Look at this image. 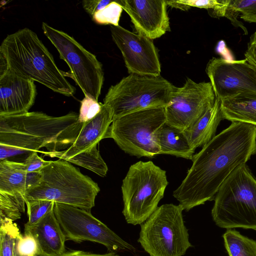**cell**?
<instances>
[{
	"mask_svg": "<svg viewBox=\"0 0 256 256\" xmlns=\"http://www.w3.org/2000/svg\"><path fill=\"white\" fill-rule=\"evenodd\" d=\"M256 154V126L233 122L194 154L192 164L173 192L184 210L212 200L222 184Z\"/></svg>",
	"mask_w": 256,
	"mask_h": 256,
	"instance_id": "obj_1",
	"label": "cell"
},
{
	"mask_svg": "<svg viewBox=\"0 0 256 256\" xmlns=\"http://www.w3.org/2000/svg\"><path fill=\"white\" fill-rule=\"evenodd\" d=\"M78 118L74 112L60 116L40 112L0 116V161L22 154L26 158L44 147L48 152L67 149L82 127Z\"/></svg>",
	"mask_w": 256,
	"mask_h": 256,
	"instance_id": "obj_2",
	"label": "cell"
},
{
	"mask_svg": "<svg viewBox=\"0 0 256 256\" xmlns=\"http://www.w3.org/2000/svg\"><path fill=\"white\" fill-rule=\"evenodd\" d=\"M0 53L14 73L66 96L76 93V88L66 80L52 55L30 29L25 28L8 34L0 44Z\"/></svg>",
	"mask_w": 256,
	"mask_h": 256,
	"instance_id": "obj_3",
	"label": "cell"
},
{
	"mask_svg": "<svg viewBox=\"0 0 256 256\" xmlns=\"http://www.w3.org/2000/svg\"><path fill=\"white\" fill-rule=\"evenodd\" d=\"M40 172L38 184L24 194L26 204L47 200L90 212L100 191L91 178L71 163L60 159L51 160Z\"/></svg>",
	"mask_w": 256,
	"mask_h": 256,
	"instance_id": "obj_4",
	"label": "cell"
},
{
	"mask_svg": "<svg viewBox=\"0 0 256 256\" xmlns=\"http://www.w3.org/2000/svg\"><path fill=\"white\" fill-rule=\"evenodd\" d=\"M214 200L212 216L216 225L256 230V179L246 164L232 172Z\"/></svg>",
	"mask_w": 256,
	"mask_h": 256,
	"instance_id": "obj_5",
	"label": "cell"
},
{
	"mask_svg": "<svg viewBox=\"0 0 256 256\" xmlns=\"http://www.w3.org/2000/svg\"><path fill=\"white\" fill-rule=\"evenodd\" d=\"M168 184L166 171L152 162L139 161L130 166L122 180V214L128 224L144 222L158 208Z\"/></svg>",
	"mask_w": 256,
	"mask_h": 256,
	"instance_id": "obj_6",
	"label": "cell"
},
{
	"mask_svg": "<svg viewBox=\"0 0 256 256\" xmlns=\"http://www.w3.org/2000/svg\"><path fill=\"white\" fill-rule=\"evenodd\" d=\"M166 123L165 107L133 112L113 119L110 138L124 152L138 158L160 154V138Z\"/></svg>",
	"mask_w": 256,
	"mask_h": 256,
	"instance_id": "obj_7",
	"label": "cell"
},
{
	"mask_svg": "<svg viewBox=\"0 0 256 256\" xmlns=\"http://www.w3.org/2000/svg\"><path fill=\"white\" fill-rule=\"evenodd\" d=\"M176 88L161 76L130 74L109 88L104 104L111 109L114 119L144 108L166 107Z\"/></svg>",
	"mask_w": 256,
	"mask_h": 256,
	"instance_id": "obj_8",
	"label": "cell"
},
{
	"mask_svg": "<svg viewBox=\"0 0 256 256\" xmlns=\"http://www.w3.org/2000/svg\"><path fill=\"white\" fill-rule=\"evenodd\" d=\"M180 204L158 206L142 224L138 242L150 256H182L192 246Z\"/></svg>",
	"mask_w": 256,
	"mask_h": 256,
	"instance_id": "obj_9",
	"label": "cell"
},
{
	"mask_svg": "<svg viewBox=\"0 0 256 256\" xmlns=\"http://www.w3.org/2000/svg\"><path fill=\"white\" fill-rule=\"evenodd\" d=\"M44 34L57 50L60 59L70 68V76L84 96L97 101L104 82L101 62L72 36L43 22Z\"/></svg>",
	"mask_w": 256,
	"mask_h": 256,
	"instance_id": "obj_10",
	"label": "cell"
},
{
	"mask_svg": "<svg viewBox=\"0 0 256 256\" xmlns=\"http://www.w3.org/2000/svg\"><path fill=\"white\" fill-rule=\"evenodd\" d=\"M54 210L66 240L78 243L83 241L97 242L110 252H136L132 245L122 239L90 212L59 203H55Z\"/></svg>",
	"mask_w": 256,
	"mask_h": 256,
	"instance_id": "obj_11",
	"label": "cell"
},
{
	"mask_svg": "<svg viewBox=\"0 0 256 256\" xmlns=\"http://www.w3.org/2000/svg\"><path fill=\"white\" fill-rule=\"evenodd\" d=\"M215 100L210 82H196L187 78L182 87H177L165 107L166 124L184 132L212 107Z\"/></svg>",
	"mask_w": 256,
	"mask_h": 256,
	"instance_id": "obj_12",
	"label": "cell"
},
{
	"mask_svg": "<svg viewBox=\"0 0 256 256\" xmlns=\"http://www.w3.org/2000/svg\"><path fill=\"white\" fill-rule=\"evenodd\" d=\"M206 72L216 98L221 100L241 93L256 94V70L246 59L212 58L208 62Z\"/></svg>",
	"mask_w": 256,
	"mask_h": 256,
	"instance_id": "obj_13",
	"label": "cell"
},
{
	"mask_svg": "<svg viewBox=\"0 0 256 256\" xmlns=\"http://www.w3.org/2000/svg\"><path fill=\"white\" fill-rule=\"evenodd\" d=\"M110 30L130 74L160 76L158 51L152 40L120 26H110Z\"/></svg>",
	"mask_w": 256,
	"mask_h": 256,
	"instance_id": "obj_14",
	"label": "cell"
},
{
	"mask_svg": "<svg viewBox=\"0 0 256 256\" xmlns=\"http://www.w3.org/2000/svg\"><path fill=\"white\" fill-rule=\"evenodd\" d=\"M129 15L138 34L150 40L170 31L166 0H117Z\"/></svg>",
	"mask_w": 256,
	"mask_h": 256,
	"instance_id": "obj_15",
	"label": "cell"
},
{
	"mask_svg": "<svg viewBox=\"0 0 256 256\" xmlns=\"http://www.w3.org/2000/svg\"><path fill=\"white\" fill-rule=\"evenodd\" d=\"M36 94L34 80L14 73L8 68L0 74V116L28 112Z\"/></svg>",
	"mask_w": 256,
	"mask_h": 256,
	"instance_id": "obj_16",
	"label": "cell"
},
{
	"mask_svg": "<svg viewBox=\"0 0 256 256\" xmlns=\"http://www.w3.org/2000/svg\"><path fill=\"white\" fill-rule=\"evenodd\" d=\"M113 121L111 109L104 104L100 112L89 122L82 124L74 142L67 149L56 152H42L44 156L60 160L75 156L96 146L101 140L110 138V126Z\"/></svg>",
	"mask_w": 256,
	"mask_h": 256,
	"instance_id": "obj_17",
	"label": "cell"
},
{
	"mask_svg": "<svg viewBox=\"0 0 256 256\" xmlns=\"http://www.w3.org/2000/svg\"><path fill=\"white\" fill-rule=\"evenodd\" d=\"M24 230H28L34 238L38 256H61L66 252V239L54 209L34 226H24Z\"/></svg>",
	"mask_w": 256,
	"mask_h": 256,
	"instance_id": "obj_18",
	"label": "cell"
},
{
	"mask_svg": "<svg viewBox=\"0 0 256 256\" xmlns=\"http://www.w3.org/2000/svg\"><path fill=\"white\" fill-rule=\"evenodd\" d=\"M40 172H28L23 162L0 161V192L24 194L39 182Z\"/></svg>",
	"mask_w": 256,
	"mask_h": 256,
	"instance_id": "obj_19",
	"label": "cell"
},
{
	"mask_svg": "<svg viewBox=\"0 0 256 256\" xmlns=\"http://www.w3.org/2000/svg\"><path fill=\"white\" fill-rule=\"evenodd\" d=\"M222 120L220 100L216 98L213 106L192 126L184 131L190 147L196 150L208 143L216 136L217 128Z\"/></svg>",
	"mask_w": 256,
	"mask_h": 256,
	"instance_id": "obj_20",
	"label": "cell"
},
{
	"mask_svg": "<svg viewBox=\"0 0 256 256\" xmlns=\"http://www.w3.org/2000/svg\"><path fill=\"white\" fill-rule=\"evenodd\" d=\"M223 119L256 126V94L241 93L220 100Z\"/></svg>",
	"mask_w": 256,
	"mask_h": 256,
	"instance_id": "obj_21",
	"label": "cell"
},
{
	"mask_svg": "<svg viewBox=\"0 0 256 256\" xmlns=\"http://www.w3.org/2000/svg\"><path fill=\"white\" fill-rule=\"evenodd\" d=\"M160 154L192 160L195 150L190 146L184 132L165 125L160 138Z\"/></svg>",
	"mask_w": 256,
	"mask_h": 256,
	"instance_id": "obj_22",
	"label": "cell"
},
{
	"mask_svg": "<svg viewBox=\"0 0 256 256\" xmlns=\"http://www.w3.org/2000/svg\"><path fill=\"white\" fill-rule=\"evenodd\" d=\"M82 4L84 10L96 23L119 26L123 9L117 0H84Z\"/></svg>",
	"mask_w": 256,
	"mask_h": 256,
	"instance_id": "obj_23",
	"label": "cell"
},
{
	"mask_svg": "<svg viewBox=\"0 0 256 256\" xmlns=\"http://www.w3.org/2000/svg\"><path fill=\"white\" fill-rule=\"evenodd\" d=\"M223 238L229 256H256V240L232 229H228Z\"/></svg>",
	"mask_w": 256,
	"mask_h": 256,
	"instance_id": "obj_24",
	"label": "cell"
},
{
	"mask_svg": "<svg viewBox=\"0 0 256 256\" xmlns=\"http://www.w3.org/2000/svg\"><path fill=\"white\" fill-rule=\"evenodd\" d=\"M25 204L23 194L0 192V222H14L20 218Z\"/></svg>",
	"mask_w": 256,
	"mask_h": 256,
	"instance_id": "obj_25",
	"label": "cell"
},
{
	"mask_svg": "<svg viewBox=\"0 0 256 256\" xmlns=\"http://www.w3.org/2000/svg\"><path fill=\"white\" fill-rule=\"evenodd\" d=\"M65 160L84 168L102 177L105 176L108 171V166L101 156L97 146Z\"/></svg>",
	"mask_w": 256,
	"mask_h": 256,
	"instance_id": "obj_26",
	"label": "cell"
},
{
	"mask_svg": "<svg viewBox=\"0 0 256 256\" xmlns=\"http://www.w3.org/2000/svg\"><path fill=\"white\" fill-rule=\"evenodd\" d=\"M0 256H14L16 244L22 234L14 222H0Z\"/></svg>",
	"mask_w": 256,
	"mask_h": 256,
	"instance_id": "obj_27",
	"label": "cell"
},
{
	"mask_svg": "<svg viewBox=\"0 0 256 256\" xmlns=\"http://www.w3.org/2000/svg\"><path fill=\"white\" fill-rule=\"evenodd\" d=\"M241 14H256V0H230L225 17L236 27H240L244 32L247 30L242 23L237 19Z\"/></svg>",
	"mask_w": 256,
	"mask_h": 256,
	"instance_id": "obj_28",
	"label": "cell"
},
{
	"mask_svg": "<svg viewBox=\"0 0 256 256\" xmlns=\"http://www.w3.org/2000/svg\"><path fill=\"white\" fill-rule=\"evenodd\" d=\"M230 0H178L190 8L196 7L206 9L211 16H225Z\"/></svg>",
	"mask_w": 256,
	"mask_h": 256,
	"instance_id": "obj_29",
	"label": "cell"
},
{
	"mask_svg": "<svg viewBox=\"0 0 256 256\" xmlns=\"http://www.w3.org/2000/svg\"><path fill=\"white\" fill-rule=\"evenodd\" d=\"M55 202L47 200H39L26 204L28 220L25 226H31L54 208Z\"/></svg>",
	"mask_w": 256,
	"mask_h": 256,
	"instance_id": "obj_30",
	"label": "cell"
},
{
	"mask_svg": "<svg viewBox=\"0 0 256 256\" xmlns=\"http://www.w3.org/2000/svg\"><path fill=\"white\" fill-rule=\"evenodd\" d=\"M102 104L88 96L80 102L78 122L81 124L87 122L94 118L100 112Z\"/></svg>",
	"mask_w": 256,
	"mask_h": 256,
	"instance_id": "obj_31",
	"label": "cell"
},
{
	"mask_svg": "<svg viewBox=\"0 0 256 256\" xmlns=\"http://www.w3.org/2000/svg\"><path fill=\"white\" fill-rule=\"evenodd\" d=\"M18 252L26 256H38L36 242L32 234L26 230H24V234H21L16 244Z\"/></svg>",
	"mask_w": 256,
	"mask_h": 256,
	"instance_id": "obj_32",
	"label": "cell"
},
{
	"mask_svg": "<svg viewBox=\"0 0 256 256\" xmlns=\"http://www.w3.org/2000/svg\"><path fill=\"white\" fill-rule=\"evenodd\" d=\"M38 152L30 154L23 162L28 172H40L50 164L51 160H46L38 154Z\"/></svg>",
	"mask_w": 256,
	"mask_h": 256,
	"instance_id": "obj_33",
	"label": "cell"
},
{
	"mask_svg": "<svg viewBox=\"0 0 256 256\" xmlns=\"http://www.w3.org/2000/svg\"><path fill=\"white\" fill-rule=\"evenodd\" d=\"M244 56L248 63L256 70V31L250 38Z\"/></svg>",
	"mask_w": 256,
	"mask_h": 256,
	"instance_id": "obj_34",
	"label": "cell"
},
{
	"mask_svg": "<svg viewBox=\"0 0 256 256\" xmlns=\"http://www.w3.org/2000/svg\"><path fill=\"white\" fill-rule=\"evenodd\" d=\"M61 256H119L115 252H110L104 254H94L80 250H70Z\"/></svg>",
	"mask_w": 256,
	"mask_h": 256,
	"instance_id": "obj_35",
	"label": "cell"
},
{
	"mask_svg": "<svg viewBox=\"0 0 256 256\" xmlns=\"http://www.w3.org/2000/svg\"><path fill=\"white\" fill-rule=\"evenodd\" d=\"M8 68L6 61L3 55L0 53V74H2Z\"/></svg>",
	"mask_w": 256,
	"mask_h": 256,
	"instance_id": "obj_36",
	"label": "cell"
},
{
	"mask_svg": "<svg viewBox=\"0 0 256 256\" xmlns=\"http://www.w3.org/2000/svg\"><path fill=\"white\" fill-rule=\"evenodd\" d=\"M240 18L244 21L256 23V14H241Z\"/></svg>",
	"mask_w": 256,
	"mask_h": 256,
	"instance_id": "obj_37",
	"label": "cell"
},
{
	"mask_svg": "<svg viewBox=\"0 0 256 256\" xmlns=\"http://www.w3.org/2000/svg\"><path fill=\"white\" fill-rule=\"evenodd\" d=\"M17 244V242H16ZM16 246H15V248H14V256H24V255H22V254H20L18 251L17 250V248H16Z\"/></svg>",
	"mask_w": 256,
	"mask_h": 256,
	"instance_id": "obj_38",
	"label": "cell"
}]
</instances>
